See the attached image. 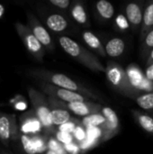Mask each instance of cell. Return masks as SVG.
I'll return each mask as SVG.
<instances>
[{"label": "cell", "instance_id": "8", "mask_svg": "<svg viewBox=\"0 0 153 154\" xmlns=\"http://www.w3.org/2000/svg\"><path fill=\"white\" fill-rule=\"evenodd\" d=\"M153 29V0L147 1L144 4L142 22L141 26V40L144 35Z\"/></svg>", "mask_w": 153, "mask_h": 154}, {"label": "cell", "instance_id": "6", "mask_svg": "<svg viewBox=\"0 0 153 154\" xmlns=\"http://www.w3.org/2000/svg\"><path fill=\"white\" fill-rule=\"evenodd\" d=\"M126 44L125 42L119 37L110 39L105 46L106 54L111 58H119L125 51Z\"/></svg>", "mask_w": 153, "mask_h": 154}, {"label": "cell", "instance_id": "20", "mask_svg": "<svg viewBox=\"0 0 153 154\" xmlns=\"http://www.w3.org/2000/svg\"><path fill=\"white\" fill-rule=\"evenodd\" d=\"M83 125L87 127H98L100 125H103L106 124V119L103 116L102 114H91L89 116H87L84 119H83Z\"/></svg>", "mask_w": 153, "mask_h": 154}, {"label": "cell", "instance_id": "27", "mask_svg": "<svg viewBox=\"0 0 153 154\" xmlns=\"http://www.w3.org/2000/svg\"><path fill=\"white\" fill-rule=\"evenodd\" d=\"M57 139L60 143H64L65 145L71 143L73 141V138H72L70 134H67V133H63V132H59L57 134Z\"/></svg>", "mask_w": 153, "mask_h": 154}, {"label": "cell", "instance_id": "21", "mask_svg": "<svg viewBox=\"0 0 153 154\" xmlns=\"http://www.w3.org/2000/svg\"><path fill=\"white\" fill-rule=\"evenodd\" d=\"M11 136L10 120L6 116H0V138L3 141H8Z\"/></svg>", "mask_w": 153, "mask_h": 154}, {"label": "cell", "instance_id": "35", "mask_svg": "<svg viewBox=\"0 0 153 154\" xmlns=\"http://www.w3.org/2000/svg\"><path fill=\"white\" fill-rule=\"evenodd\" d=\"M145 77L149 81L153 83V63L147 66V69L145 70Z\"/></svg>", "mask_w": 153, "mask_h": 154}, {"label": "cell", "instance_id": "36", "mask_svg": "<svg viewBox=\"0 0 153 154\" xmlns=\"http://www.w3.org/2000/svg\"><path fill=\"white\" fill-rule=\"evenodd\" d=\"M15 108L18 110H24L26 109V104L23 102H19L15 105Z\"/></svg>", "mask_w": 153, "mask_h": 154}, {"label": "cell", "instance_id": "24", "mask_svg": "<svg viewBox=\"0 0 153 154\" xmlns=\"http://www.w3.org/2000/svg\"><path fill=\"white\" fill-rule=\"evenodd\" d=\"M115 23L116 28L120 32H127V31H129L131 29L129 22H128V20L126 19V17H125V15L124 14H117V16L115 17Z\"/></svg>", "mask_w": 153, "mask_h": 154}, {"label": "cell", "instance_id": "39", "mask_svg": "<svg viewBox=\"0 0 153 154\" xmlns=\"http://www.w3.org/2000/svg\"><path fill=\"white\" fill-rule=\"evenodd\" d=\"M47 154H57L56 152H52V151H49L48 152H47Z\"/></svg>", "mask_w": 153, "mask_h": 154}, {"label": "cell", "instance_id": "19", "mask_svg": "<svg viewBox=\"0 0 153 154\" xmlns=\"http://www.w3.org/2000/svg\"><path fill=\"white\" fill-rule=\"evenodd\" d=\"M36 112H37V116L40 120V123L43 126L50 127L52 125L51 118H50V111L46 106L39 105L36 108Z\"/></svg>", "mask_w": 153, "mask_h": 154}, {"label": "cell", "instance_id": "3", "mask_svg": "<svg viewBox=\"0 0 153 154\" xmlns=\"http://www.w3.org/2000/svg\"><path fill=\"white\" fill-rule=\"evenodd\" d=\"M144 4L145 2L143 1H138V2H130L125 5L124 15L129 22L130 28L134 32H137L139 30H141Z\"/></svg>", "mask_w": 153, "mask_h": 154}, {"label": "cell", "instance_id": "25", "mask_svg": "<svg viewBox=\"0 0 153 154\" xmlns=\"http://www.w3.org/2000/svg\"><path fill=\"white\" fill-rule=\"evenodd\" d=\"M21 142H22V145L23 150L25 151V152L28 154H35L37 153L34 145L32 143V141L31 138H29L27 135L23 134L21 137Z\"/></svg>", "mask_w": 153, "mask_h": 154}, {"label": "cell", "instance_id": "13", "mask_svg": "<svg viewBox=\"0 0 153 154\" xmlns=\"http://www.w3.org/2000/svg\"><path fill=\"white\" fill-rule=\"evenodd\" d=\"M55 95L60 99H61L64 102H67L69 104L75 103V102H85L86 101V98L82 95H80L75 91L66 90V89H62V88L56 89Z\"/></svg>", "mask_w": 153, "mask_h": 154}, {"label": "cell", "instance_id": "28", "mask_svg": "<svg viewBox=\"0 0 153 154\" xmlns=\"http://www.w3.org/2000/svg\"><path fill=\"white\" fill-rule=\"evenodd\" d=\"M48 147H49L50 151H52V152H56L57 154H63V149H62V147L60 146V144L57 141H55L53 139H50L49 141Z\"/></svg>", "mask_w": 153, "mask_h": 154}, {"label": "cell", "instance_id": "2", "mask_svg": "<svg viewBox=\"0 0 153 154\" xmlns=\"http://www.w3.org/2000/svg\"><path fill=\"white\" fill-rule=\"evenodd\" d=\"M60 44L66 53L69 56L79 59L90 69L97 71H105L106 69L98 61V60L94 57L91 53L87 52L81 46L78 45L75 41L67 36H62L60 38Z\"/></svg>", "mask_w": 153, "mask_h": 154}, {"label": "cell", "instance_id": "10", "mask_svg": "<svg viewBox=\"0 0 153 154\" xmlns=\"http://www.w3.org/2000/svg\"><path fill=\"white\" fill-rule=\"evenodd\" d=\"M132 114L137 124L145 132L153 134V118L150 115L140 110H132Z\"/></svg>", "mask_w": 153, "mask_h": 154}, {"label": "cell", "instance_id": "17", "mask_svg": "<svg viewBox=\"0 0 153 154\" xmlns=\"http://www.w3.org/2000/svg\"><path fill=\"white\" fill-rule=\"evenodd\" d=\"M153 50V29L148 32L144 37L142 39L141 44V56L142 58L146 60L148 56L150 55L151 51Z\"/></svg>", "mask_w": 153, "mask_h": 154}, {"label": "cell", "instance_id": "23", "mask_svg": "<svg viewBox=\"0 0 153 154\" xmlns=\"http://www.w3.org/2000/svg\"><path fill=\"white\" fill-rule=\"evenodd\" d=\"M41 130V123L37 119H30L26 121L23 126L22 131L23 133L28 134V133H36Z\"/></svg>", "mask_w": 153, "mask_h": 154}, {"label": "cell", "instance_id": "22", "mask_svg": "<svg viewBox=\"0 0 153 154\" xmlns=\"http://www.w3.org/2000/svg\"><path fill=\"white\" fill-rule=\"evenodd\" d=\"M71 14H72L73 18L78 23H87V14H86L84 7L81 5H75L71 11Z\"/></svg>", "mask_w": 153, "mask_h": 154}, {"label": "cell", "instance_id": "29", "mask_svg": "<svg viewBox=\"0 0 153 154\" xmlns=\"http://www.w3.org/2000/svg\"><path fill=\"white\" fill-rule=\"evenodd\" d=\"M32 143H33L34 148H35L37 152H41L45 150V144H44V142L41 138L34 137L32 139Z\"/></svg>", "mask_w": 153, "mask_h": 154}, {"label": "cell", "instance_id": "1", "mask_svg": "<svg viewBox=\"0 0 153 154\" xmlns=\"http://www.w3.org/2000/svg\"><path fill=\"white\" fill-rule=\"evenodd\" d=\"M106 73L109 83L120 94L134 100L141 93H142V91L131 83L128 74L117 63L110 62L106 69Z\"/></svg>", "mask_w": 153, "mask_h": 154}, {"label": "cell", "instance_id": "32", "mask_svg": "<svg viewBox=\"0 0 153 154\" xmlns=\"http://www.w3.org/2000/svg\"><path fill=\"white\" fill-rule=\"evenodd\" d=\"M50 4L60 8H68L70 2L69 0H50Z\"/></svg>", "mask_w": 153, "mask_h": 154}, {"label": "cell", "instance_id": "5", "mask_svg": "<svg viewBox=\"0 0 153 154\" xmlns=\"http://www.w3.org/2000/svg\"><path fill=\"white\" fill-rule=\"evenodd\" d=\"M18 30L21 33L22 38H23L26 47L28 48V50L32 53L36 55L37 57H41L43 55V50H42L41 44L34 37L32 32H30L27 28H25L23 26L22 28H19Z\"/></svg>", "mask_w": 153, "mask_h": 154}, {"label": "cell", "instance_id": "16", "mask_svg": "<svg viewBox=\"0 0 153 154\" xmlns=\"http://www.w3.org/2000/svg\"><path fill=\"white\" fill-rule=\"evenodd\" d=\"M96 11L105 20H110L115 14L114 5L106 0H100L96 3Z\"/></svg>", "mask_w": 153, "mask_h": 154}, {"label": "cell", "instance_id": "31", "mask_svg": "<svg viewBox=\"0 0 153 154\" xmlns=\"http://www.w3.org/2000/svg\"><path fill=\"white\" fill-rule=\"evenodd\" d=\"M73 133H74L75 138H76L78 141H79V142H83V141L86 140V138H87L86 131H85L82 127H80V126L76 127Z\"/></svg>", "mask_w": 153, "mask_h": 154}, {"label": "cell", "instance_id": "37", "mask_svg": "<svg viewBox=\"0 0 153 154\" xmlns=\"http://www.w3.org/2000/svg\"><path fill=\"white\" fill-rule=\"evenodd\" d=\"M152 63H153V50L151 51L150 55L148 56V58H147V60H146V64H147V66H148V65H151V64H152Z\"/></svg>", "mask_w": 153, "mask_h": 154}, {"label": "cell", "instance_id": "30", "mask_svg": "<svg viewBox=\"0 0 153 154\" xmlns=\"http://www.w3.org/2000/svg\"><path fill=\"white\" fill-rule=\"evenodd\" d=\"M76 126L74 125V123L72 122H67L61 125H60V128H59V132H63V133H67V134H71L74 132Z\"/></svg>", "mask_w": 153, "mask_h": 154}, {"label": "cell", "instance_id": "15", "mask_svg": "<svg viewBox=\"0 0 153 154\" xmlns=\"http://www.w3.org/2000/svg\"><path fill=\"white\" fill-rule=\"evenodd\" d=\"M83 39L85 42L93 50H95L96 52H98L102 56H106V51L105 49L100 42V40L97 38L96 35L92 33L91 32H85L83 34Z\"/></svg>", "mask_w": 153, "mask_h": 154}, {"label": "cell", "instance_id": "12", "mask_svg": "<svg viewBox=\"0 0 153 154\" xmlns=\"http://www.w3.org/2000/svg\"><path fill=\"white\" fill-rule=\"evenodd\" d=\"M46 23L51 31L57 32H62L68 27V21L58 14H50L46 20Z\"/></svg>", "mask_w": 153, "mask_h": 154}, {"label": "cell", "instance_id": "34", "mask_svg": "<svg viewBox=\"0 0 153 154\" xmlns=\"http://www.w3.org/2000/svg\"><path fill=\"white\" fill-rule=\"evenodd\" d=\"M65 150L69 152L72 154H77L78 152L79 147L78 145H76L75 143H69V144H66L65 145Z\"/></svg>", "mask_w": 153, "mask_h": 154}, {"label": "cell", "instance_id": "4", "mask_svg": "<svg viewBox=\"0 0 153 154\" xmlns=\"http://www.w3.org/2000/svg\"><path fill=\"white\" fill-rule=\"evenodd\" d=\"M102 115L106 119V124L104 125L105 130V140H107L114 135H115L120 129L119 119L116 113L110 107H103Z\"/></svg>", "mask_w": 153, "mask_h": 154}, {"label": "cell", "instance_id": "38", "mask_svg": "<svg viewBox=\"0 0 153 154\" xmlns=\"http://www.w3.org/2000/svg\"><path fill=\"white\" fill-rule=\"evenodd\" d=\"M4 12H5V8H4V6L2 5H0V17L3 15Z\"/></svg>", "mask_w": 153, "mask_h": 154}, {"label": "cell", "instance_id": "18", "mask_svg": "<svg viewBox=\"0 0 153 154\" xmlns=\"http://www.w3.org/2000/svg\"><path fill=\"white\" fill-rule=\"evenodd\" d=\"M51 123L56 125H61L70 119V115L67 110L63 109H54L50 112Z\"/></svg>", "mask_w": 153, "mask_h": 154}, {"label": "cell", "instance_id": "7", "mask_svg": "<svg viewBox=\"0 0 153 154\" xmlns=\"http://www.w3.org/2000/svg\"><path fill=\"white\" fill-rule=\"evenodd\" d=\"M68 108L71 110L75 115L80 116H87L91 114L97 113L101 106L99 105L86 103V102H75L70 103L68 105Z\"/></svg>", "mask_w": 153, "mask_h": 154}, {"label": "cell", "instance_id": "9", "mask_svg": "<svg viewBox=\"0 0 153 154\" xmlns=\"http://www.w3.org/2000/svg\"><path fill=\"white\" fill-rule=\"evenodd\" d=\"M50 82H52L55 86L61 88L62 89L70 90V91H76L79 90V86L71 79L69 77L63 75V74H52L50 77Z\"/></svg>", "mask_w": 153, "mask_h": 154}, {"label": "cell", "instance_id": "26", "mask_svg": "<svg viewBox=\"0 0 153 154\" xmlns=\"http://www.w3.org/2000/svg\"><path fill=\"white\" fill-rule=\"evenodd\" d=\"M86 134H87V138L91 139V140H96V141L98 138L101 137V135H102V131H101V129L98 128V127L90 126V127H87Z\"/></svg>", "mask_w": 153, "mask_h": 154}, {"label": "cell", "instance_id": "11", "mask_svg": "<svg viewBox=\"0 0 153 154\" xmlns=\"http://www.w3.org/2000/svg\"><path fill=\"white\" fill-rule=\"evenodd\" d=\"M137 105L153 118V92H142L135 99Z\"/></svg>", "mask_w": 153, "mask_h": 154}, {"label": "cell", "instance_id": "40", "mask_svg": "<svg viewBox=\"0 0 153 154\" xmlns=\"http://www.w3.org/2000/svg\"><path fill=\"white\" fill-rule=\"evenodd\" d=\"M4 154H7V153H4Z\"/></svg>", "mask_w": 153, "mask_h": 154}, {"label": "cell", "instance_id": "33", "mask_svg": "<svg viewBox=\"0 0 153 154\" xmlns=\"http://www.w3.org/2000/svg\"><path fill=\"white\" fill-rule=\"evenodd\" d=\"M96 143V140H91V139H88V138H86V140H84L80 145V148L83 149V150H87L92 146H94L95 144Z\"/></svg>", "mask_w": 153, "mask_h": 154}, {"label": "cell", "instance_id": "14", "mask_svg": "<svg viewBox=\"0 0 153 154\" xmlns=\"http://www.w3.org/2000/svg\"><path fill=\"white\" fill-rule=\"evenodd\" d=\"M32 32L39 42L43 46H50L51 44V38L47 30L37 23H34L32 26Z\"/></svg>", "mask_w": 153, "mask_h": 154}]
</instances>
